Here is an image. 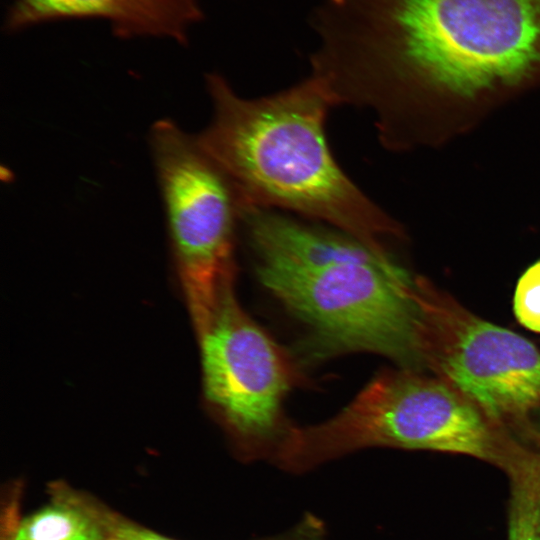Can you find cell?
<instances>
[{
    "label": "cell",
    "mask_w": 540,
    "mask_h": 540,
    "mask_svg": "<svg viewBox=\"0 0 540 540\" xmlns=\"http://www.w3.org/2000/svg\"><path fill=\"white\" fill-rule=\"evenodd\" d=\"M311 57L333 105L369 108L391 149L426 142L440 106L540 80V0H323Z\"/></svg>",
    "instance_id": "6da1fadb"
},
{
    "label": "cell",
    "mask_w": 540,
    "mask_h": 540,
    "mask_svg": "<svg viewBox=\"0 0 540 540\" xmlns=\"http://www.w3.org/2000/svg\"><path fill=\"white\" fill-rule=\"evenodd\" d=\"M240 218L260 282L307 325L316 356L367 351L417 363L415 278L388 253L267 209Z\"/></svg>",
    "instance_id": "3957f363"
},
{
    "label": "cell",
    "mask_w": 540,
    "mask_h": 540,
    "mask_svg": "<svg viewBox=\"0 0 540 540\" xmlns=\"http://www.w3.org/2000/svg\"><path fill=\"white\" fill-rule=\"evenodd\" d=\"M102 540H173L117 515Z\"/></svg>",
    "instance_id": "4fadbf2b"
},
{
    "label": "cell",
    "mask_w": 540,
    "mask_h": 540,
    "mask_svg": "<svg viewBox=\"0 0 540 540\" xmlns=\"http://www.w3.org/2000/svg\"><path fill=\"white\" fill-rule=\"evenodd\" d=\"M150 145L172 253L199 336L223 288L234 281L235 194L196 136L169 119L152 125Z\"/></svg>",
    "instance_id": "8992f818"
},
{
    "label": "cell",
    "mask_w": 540,
    "mask_h": 540,
    "mask_svg": "<svg viewBox=\"0 0 540 540\" xmlns=\"http://www.w3.org/2000/svg\"><path fill=\"white\" fill-rule=\"evenodd\" d=\"M97 18L120 38L159 37L180 44L202 19L197 0H14L4 24L19 31L45 22Z\"/></svg>",
    "instance_id": "ba28073f"
},
{
    "label": "cell",
    "mask_w": 540,
    "mask_h": 540,
    "mask_svg": "<svg viewBox=\"0 0 540 540\" xmlns=\"http://www.w3.org/2000/svg\"><path fill=\"white\" fill-rule=\"evenodd\" d=\"M22 483L15 482L5 492L2 500L0 519V540H13L20 520Z\"/></svg>",
    "instance_id": "7c38bea8"
},
{
    "label": "cell",
    "mask_w": 540,
    "mask_h": 540,
    "mask_svg": "<svg viewBox=\"0 0 540 540\" xmlns=\"http://www.w3.org/2000/svg\"><path fill=\"white\" fill-rule=\"evenodd\" d=\"M48 492L46 505L20 518L13 540H102L118 515L64 483Z\"/></svg>",
    "instance_id": "9c48e42d"
},
{
    "label": "cell",
    "mask_w": 540,
    "mask_h": 540,
    "mask_svg": "<svg viewBox=\"0 0 540 540\" xmlns=\"http://www.w3.org/2000/svg\"><path fill=\"white\" fill-rule=\"evenodd\" d=\"M291 540H313V539H312V538H311V539L304 538V535H303V537H299V538H296V536H295V537H294L293 539H291Z\"/></svg>",
    "instance_id": "5bb4252c"
},
{
    "label": "cell",
    "mask_w": 540,
    "mask_h": 540,
    "mask_svg": "<svg viewBox=\"0 0 540 540\" xmlns=\"http://www.w3.org/2000/svg\"><path fill=\"white\" fill-rule=\"evenodd\" d=\"M228 283L198 336L205 398L239 445L257 453L278 443L288 425L282 404L291 387L286 357L240 306Z\"/></svg>",
    "instance_id": "52a82bcc"
},
{
    "label": "cell",
    "mask_w": 540,
    "mask_h": 540,
    "mask_svg": "<svg viewBox=\"0 0 540 540\" xmlns=\"http://www.w3.org/2000/svg\"><path fill=\"white\" fill-rule=\"evenodd\" d=\"M372 446L462 454L505 471L531 445L451 384L405 369L378 374L333 418L291 426L281 459L299 471Z\"/></svg>",
    "instance_id": "277c9868"
},
{
    "label": "cell",
    "mask_w": 540,
    "mask_h": 540,
    "mask_svg": "<svg viewBox=\"0 0 540 540\" xmlns=\"http://www.w3.org/2000/svg\"><path fill=\"white\" fill-rule=\"evenodd\" d=\"M210 124L196 136L230 184L240 212L282 208L338 228L372 250L399 226L342 171L325 137L332 101L321 81L245 99L219 74L207 76Z\"/></svg>",
    "instance_id": "7a4b0ae2"
},
{
    "label": "cell",
    "mask_w": 540,
    "mask_h": 540,
    "mask_svg": "<svg viewBox=\"0 0 540 540\" xmlns=\"http://www.w3.org/2000/svg\"><path fill=\"white\" fill-rule=\"evenodd\" d=\"M414 299L417 363L540 444L529 418L540 409V350L474 315L425 278H415Z\"/></svg>",
    "instance_id": "5b68a950"
},
{
    "label": "cell",
    "mask_w": 540,
    "mask_h": 540,
    "mask_svg": "<svg viewBox=\"0 0 540 540\" xmlns=\"http://www.w3.org/2000/svg\"><path fill=\"white\" fill-rule=\"evenodd\" d=\"M505 472L510 487L508 540H540V448H528Z\"/></svg>",
    "instance_id": "30bf717a"
},
{
    "label": "cell",
    "mask_w": 540,
    "mask_h": 540,
    "mask_svg": "<svg viewBox=\"0 0 540 540\" xmlns=\"http://www.w3.org/2000/svg\"><path fill=\"white\" fill-rule=\"evenodd\" d=\"M514 312L524 327L540 333V260L519 278L514 295Z\"/></svg>",
    "instance_id": "8fae6325"
}]
</instances>
